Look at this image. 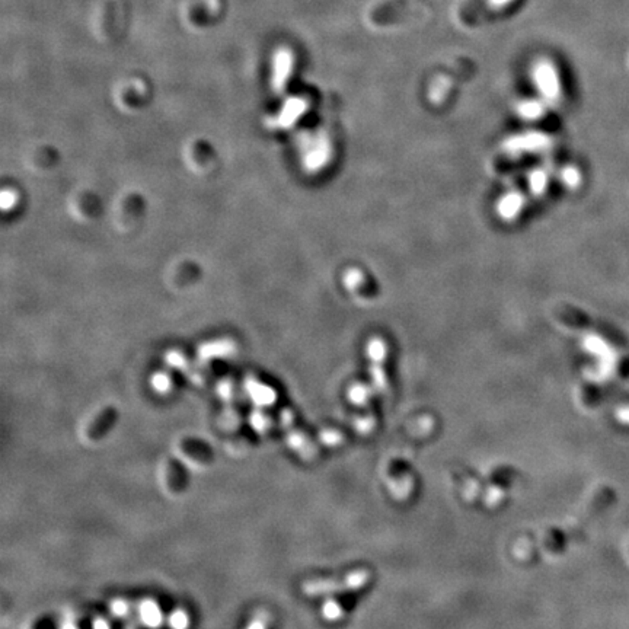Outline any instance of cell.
<instances>
[{
	"label": "cell",
	"instance_id": "obj_8",
	"mask_svg": "<svg viewBox=\"0 0 629 629\" xmlns=\"http://www.w3.org/2000/svg\"><path fill=\"white\" fill-rule=\"evenodd\" d=\"M524 206H526V197L520 191L512 190L498 198L495 204V213L501 220L510 223L514 221L521 214Z\"/></svg>",
	"mask_w": 629,
	"mask_h": 629
},
{
	"label": "cell",
	"instance_id": "obj_19",
	"mask_svg": "<svg viewBox=\"0 0 629 629\" xmlns=\"http://www.w3.org/2000/svg\"><path fill=\"white\" fill-rule=\"evenodd\" d=\"M449 86H450V83L444 78H439V79H436L432 83V86H430V99L433 100V103H436V104L442 103V100L446 96V93H447Z\"/></svg>",
	"mask_w": 629,
	"mask_h": 629
},
{
	"label": "cell",
	"instance_id": "obj_27",
	"mask_svg": "<svg viewBox=\"0 0 629 629\" xmlns=\"http://www.w3.org/2000/svg\"><path fill=\"white\" fill-rule=\"evenodd\" d=\"M246 444H248V442H246V439H239V440H232L231 442V446H232V449H229V453L231 455L233 456V455H243V453L246 451Z\"/></svg>",
	"mask_w": 629,
	"mask_h": 629
},
{
	"label": "cell",
	"instance_id": "obj_7",
	"mask_svg": "<svg viewBox=\"0 0 629 629\" xmlns=\"http://www.w3.org/2000/svg\"><path fill=\"white\" fill-rule=\"evenodd\" d=\"M115 420H117V411L114 408L108 407L100 410L85 427L83 432L85 440L89 443H96L99 440H103L105 434L110 432L111 427L114 425Z\"/></svg>",
	"mask_w": 629,
	"mask_h": 629
},
{
	"label": "cell",
	"instance_id": "obj_26",
	"mask_svg": "<svg viewBox=\"0 0 629 629\" xmlns=\"http://www.w3.org/2000/svg\"><path fill=\"white\" fill-rule=\"evenodd\" d=\"M287 443H289V446H290L292 449H294V450H300V449H304V447L306 446V443H305V437L301 436V434H299V433H296V432L289 433V436H287Z\"/></svg>",
	"mask_w": 629,
	"mask_h": 629
},
{
	"label": "cell",
	"instance_id": "obj_1",
	"mask_svg": "<svg viewBox=\"0 0 629 629\" xmlns=\"http://www.w3.org/2000/svg\"><path fill=\"white\" fill-rule=\"evenodd\" d=\"M299 149L301 154V165L311 173L322 171L333 158V142L328 133L323 130L301 134L299 139Z\"/></svg>",
	"mask_w": 629,
	"mask_h": 629
},
{
	"label": "cell",
	"instance_id": "obj_29",
	"mask_svg": "<svg viewBox=\"0 0 629 629\" xmlns=\"http://www.w3.org/2000/svg\"><path fill=\"white\" fill-rule=\"evenodd\" d=\"M93 626H95V628H108L110 623H108L107 621H104V619H100V618H99V619H96V621L93 622Z\"/></svg>",
	"mask_w": 629,
	"mask_h": 629
},
{
	"label": "cell",
	"instance_id": "obj_2",
	"mask_svg": "<svg viewBox=\"0 0 629 629\" xmlns=\"http://www.w3.org/2000/svg\"><path fill=\"white\" fill-rule=\"evenodd\" d=\"M532 82L546 104H557L561 99V81L558 70L550 60L541 59L532 64Z\"/></svg>",
	"mask_w": 629,
	"mask_h": 629
},
{
	"label": "cell",
	"instance_id": "obj_9",
	"mask_svg": "<svg viewBox=\"0 0 629 629\" xmlns=\"http://www.w3.org/2000/svg\"><path fill=\"white\" fill-rule=\"evenodd\" d=\"M243 389H245L249 400L253 402L257 408H261V410L272 405L277 399L275 391L271 386L255 379V377H248V379L243 382Z\"/></svg>",
	"mask_w": 629,
	"mask_h": 629
},
{
	"label": "cell",
	"instance_id": "obj_10",
	"mask_svg": "<svg viewBox=\"0 0 629 629\" xmlns=\"http://www.w3.org/2000/svg\"><path fill=\"white\" fill-rule=\"evenodd\" d=\"M236 351V344L232 340L223 338L201 344L197 350V356L201 363H206L214 359H224L232 356Z\"/></svg>",
	"mask_w": 629,
	"mask_h": 629
},
{
	"label": "cell",
	"instance_id": "obj_4",
	"mask_svg": "<svg viewBox=\"0 0 629 629\" xmlns=\"http://www.w3.org/2000/svg\"><path fill=\"white\" fill-rule=\"evenodd\" d=\"M308 100L300 96H292L283 104L282 110L277 112L274 117L267 120V125L271 129H282L287 130L301 118L308 111Z\"/></svg>",
	"mask_w": 629,
	"mask_h": 629
},
{
	"label": "cell",
	"instance_id": "obj_17",
	"mask_svg": "<svg viewBox=\"0 0 629 629\" xmlns=\"http://www.w3.org/2000/svg\"><path fill=\"white\" fill-rule=\"evenodd\" d=\"M270 424H271L270 417L265 415V412H262L261 408L250 412V415H249V425L253 427L254 432H257L260 434L267 433L268 429H270Z\"/></svg>",
	"mask_w": 629,
	"mask_h": 629
},
{
	"label": "cell",
	"instance_id": "obj_16",
	"mask_svg": "<svg viewBox=\"0 0 629 629\" xmlns=\"http://www.w3.org/2000/svg\"><path fill=\"white\" fill-rule=\"evenodd\" d=\"M150 388L159 395H166L172 389V379L166 371H156L150 377Z\"/></svg>",
	"mask_w": 629,
	"mask_h": 629
},
{
	"label": "cell",
	"instance_id": "obj_3",
	"mask_svg": "<svg viewBox=\"0 0 629 629\" xmlns=\"http://www.w3.org/2000/svg\"><path fill=\"white\" fill-rule=\"evenodd\" d=\"M550 139L541 132H526L509 137L502 143V149L509 155H523V154H541L548 150Z\"/></svg>",
	"mask_w": 629,
	"mask_h": 629
},
{
	"label": "cell",
	"instance_id": "obj_5",
	"mask_svg": "<svg viewBox=\"0 0 629 629\" xmlns=\"http://www.w3.org/2000/svg\"><path fill=\"white\" fill-rule=\"evenodd\" d=\"M294 64V56L292 50L282 47L277 48L272 56V73H271V86L277 93H283L289 78L292 76Z\"/></svg>",
	"mask_w": 629,
	"mask_h": 629
},
{
	"label": "cell",
	"instance_id": "obj_15",
	"mask_svg": "<svg viewBox=\"0 0 629 629\" xmlns=\"http://www.w3.org/2000/svg\"><path fill=\"white\" fill-rule=\"evenodd\" d=\"M165 360H166V363H168L172 369L183 371L185 376H187V374L191 371V369H192V366H191L190 360L187 359V356H185L184 353H181V351H178V350H171V351H168V353L165 354Z\"/></svg>",
	"mask_w": 629,
	"mask_h": 629
},
{
	"label": "cell",
	"instance_id": "obj_13",
	"mask_svg": "<svg viewBox=\"0 0 629 629\" xmlns=\"http://www.w3.org/2000/svg\"><path fill=\"white\" fill-rule=\"evenodd\" d=\"M140 621L146 626H159L163 622V615L158 603L152 599H144L139 605Z\"/></svg>",
	"mask_w": 629,
	"mask_h": 629
},
{
	"label": "cell",
	"instance_id": "obj_28",
	"mask_svg": "<svg viewBox=\"0 0 629 629\" xmlns=\"http://www.w3.org/2000/svg\"><path fill=\"white\" fill-rule=\"evenodd\" d=\"M513 0H488V4L492 6V8H504V6H507L509 4H512Z\"/></svg>",
	"mask_w": 629,
	"mask_h": 629
},
{
	"label": "cell",
	"instance_id": "obj_11",
	"mask_svg": "<svg viewBox=\"0 0 629 629\" xmlns=\"http://www.w3.org/2000/svg\"><path fill=\"white\" fill-rule=\"evenodd\" d=\"M162 485L171 495H178L185 488L184 472L173 459H168L162 465Z\"/></svg>",
	"mask_w": 629,
	"mask_h": 629
},
{
	"label": "cell",
	"instance_id": "obj_12",
	"mask_svg": "<svg viewBox=\"0 0 629 629\" xmlns=\"http://www.w3.org/2000/svg\"><path fill=\"white\" fill-rule=\"evenodd\" d=\"M548 104L541 99H523L516 105V114L524 121H538L545 115Z\"/></svg>",
	"mask_w": 629,
	"mask_h": 629
},
{
	"label": "cell",
	"instance_id": "obj_18",
	"mask_svg": "<svg viewBox=\"0 0 629 629\" xmlns=\"http://www.w3.org/2000/svg\"><path fill=\"white\" fill-rule=\"evenodd\" d=\"M364 282V274L359 268H348L342 275V283L347 290H356Z\"/></svg>",
	"mask_w": 629,
	"mask_h": 629
},
{
	"label": "cell",
	"instance_id": "obj_20",
	"mask_svg": "<svg viewBox=\"0 0 629 629\" xmlns=\"http://www.w3.org/2000/svg\"><path fill=\"white\" fill-rule=\"evenodd\" d=\"M216 393H217V396L223 402H226V404H229V402H232L235 399V385H233V382L229 381V379L220 381L217 383V386H216Z\"/></svg>",
	"mask_w": 629,
	"mask_h": 629
},
{
	"label": "cell",
	"instance_id": "obj_24",
	"mask_svg": "<svg viewBox=\"0 0 629 629\" xmlns=\"http://www.w3.org/2000/svg\"><path fill=\"white\" fill-rule=\"evenodd\" d=\"M18 201V195L13 190H4L2 192V209L8 212L11 207H13Z\"/></svg>",
	"mask_w": 629,
	"mask_h": 629
},
{
	"label": "cell",
	"instance_id": "obj_14",
	"mask_svg": "<svg viewBox=\"0 0 629 629\" xmlns=\"http://www.w3.org/2000/svg\"><path fill=\"white\" fill-rule=\"evenodd\" d=\"M527 184H529V190L535 197H541L545 194L548 184H549V173L543 168H535L529 172L527 177Z\"/></svg>",
	"mask_w": 629,
	"mask_h": 629
},
{
	"label": "cell",
	"instance_id": "obj_25",
	"mask_svg": "<svg viewBox=\"0 0 629 629\" xmlns=\"http://www.w3.org/2000/svg\"><path fill=\"white\" fill-rule=\"evenodd\" d=\"M561 180H562V183L565 185L574 187L578 183V173H577V171L574 168H565L561 172Z\"/></svg>",
	"mask_w": 629,
	"mask_h": 629
},
{
	"label": "cell",
	"instance_id": "obj_21",
	"mask_svg": "<svg viewBox=\"0 0 629 629\" xmlns=\"http://www.w3.org/2000/svg\"><path fill=\"white\" fill-rule=\"evenodd\" d=\"M241 424V417L235 410H226L220 415V425L224 430H236Z\"/></svg>",
	"mask_w": 629,
	"mask_h": 629
},
{
	"label": "cell",
	"instance_id": "obj_23",
	"mask_svg": "<svg viewBox=\"0 0 629 629\" xmlns=\"http://www.w3.org/2000/svg\"><path fill=\"white\" fill-rule=\"evenodd\" d=\"M111 613L120 619H124L130 613V603L124 599H114L110 605Z\"/></svg>",
	"mask_w": 629,
	"mask_h": 629
},
{
	"label": "cell",
	"instance_id": "obj_22",
	"mask_svg": "<svg viewBox=\"0 0 629 629\" xmlns=\"http://www.w3.org/2000/svg\"><path fill=\"white\" fill-rule=\"evenodd\" d=\"M168 623H169L172 628L183 629V628H187V626L190 625V616H188V613H187L185 611H183V609H177V611H173V612L169 615V618H168Z\"/></svg>",
	"mask_w": 629,
	"mask_h": 629
},
{
	"label": "cell",
	"instance_id": "obj_6",
	"mask_svg": "<svg viewBox=\"0 0 629 629\" xmlns=\"http://www.w3.org/2000/svg\"><path fill=\"white\" fill-rule=\"evenodd\" d=\"M177 453L187 463L198 466H206L213 462V451L200 440L184 439L177 444Z\"/></svg>",
	"mask_w": 629,
	"mask_h": 629
}]
</instances>
